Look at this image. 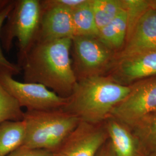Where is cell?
<instances>
[{"mask_svg": "<svg viewBox=\"0 0 156 156\" xmlns=\"http://www.w3.org/2000/svg\"><path fill=\"white\" fill-rule=\"evenodd\" d=\"M72 39L36 41L18 58L24 82L41 84L62 98L73 93L76 79L72 68Z\"/></svg>", "mask_w": 156, "mask_h": 156, "instance_id": "cell-1", "label": "cell"}, {"mask_svg": "<svg viewBox=\"0 0 156 156\" xmlns=\"http://www.w3.org/2000/svg\"><path fill=\"white\" fill-rule=\"evenodd\" d=\"M130 91V85L119 83L109 76L84 79L77 82L62 109L80 122L104 123Z\"/></svg>", "mask_w": 156, "mask_h": 156, "instance_id": "cell-2", "label": "cell"}, {"mask_svg": "<svg viewBox=\"0 0 156 156\" xmlns=\"http://www.w3.org/2000/svg\"><path fill=\"white\" fill-rule=\"evenodd\" d=\"M23 120L26 127L23 146L53 153L80 122L62 109L26 111Z\"/></svg>", "mask_w": 156, "mask_h": 156, "instance_id": "cell-3", "label": "cell"}, {"mask_svg": "<svg viewBox=\"0 0 156 156\" xmlns=\"http://www.w3.org/2000/svg\"><path fill=\"white\" fill-rule=\"evenodd\" d=\"M42 16L41 0L15 1L13 9L3 25L0 40L9 51L15 38L18 41V58L24 56L36 41Z\"/></svg>", "mask_w": 156, "mask_h": 156, "instance_id": "cell-4", "label": "cell"}, {"mask_svg": "<svg viewBox=\"0 0 156 156\" xmlns=\"http://www.w3.org/2000/svg\"><path fill=\"white\" fill-rule=\"evenodd\" d=\"M116 53L98 37H74L71 41V58L76 81L108 76L115 62Z\"/></svg>", "mask_w": 156, "mask_h": 156, "instance_id": "cell-5", "label": "cell"}, {"mask_svg": "<svg viewBox=\"0 0 156 156\" xmlns=\"http://www.w3.org/2000/svg\"><path fill=\"white\" fill-rule=\"evenodd\" d=\"M13 74L0 67V83L26 111H46L62 109L67 98H62L44 86L38 83L21 82Z\"/></svg>", "mask_w": 156, "mask_h": 156, "instance_id": "cell-6", "label": "cell"}, {"mask_svg": "<svg viewBox=\"0 0 156 156\" xmlns=\"http://www.w3.org/2000/svg\"><path fill=\"white\" fill-rule=\"evenodd\" d=\"M130 86L129 94L113 109L109 116L128 127L156 109V76L141 80Z\"/></svg>", "mask_w": 156, "mask_h": 156, "instance_id": "cell-7", "label": "cell"}, {"mask_svg": "<svg viewBox=\"0 0 156 156\" xmlns=\"http://www.w3.org/2000/svg\"><path fill=\"white\" fill-rule=\"evenodd\" d=\"M108 138L105 122L99 124L80 122L54 155L96 156Z\"/></svg>", "mask_w": 156, "mask_h": 156, "instance_id": "cell-8", "label": "cell"}, {"mask_svg": "<svg viewBox=\"0 0 156 156\" xmlns=\"http://www.w3.org/2000/svg\"><path fill=\"white\" fill-rule=\"evenodd\" d=\"M108 76L119 83L127 86L156 76V51L115 60Z\"/></svg>", "mask_w": 156, "mask_h": 156, "instance_id": "cell-9", "label": "cell"}, {"mask_svg": "<svg viewBox=\"0 0 156 156\" xmlns=\"http://www.w3.org/2000/svg\"><path fill=\"white\" fill-rule=\"evenodd\" d=\"M156 51V11L149 9L140 19L115 60L147 51Z\"/></svg>", "mask_w": 156, "mask_h": 156, "instance_id": "cell-10", "label": "cell"}, {"mask_svg": "<svg viewBox=\"0 0 156 156\" xmlns=\"http://www.w3.org/2000/svg\"><path fill=\"white\" fill-rule=\"evenodd\" d=\"M74 36L72 12L60 8L42 10L36 41L73 39Z\"/></svg>", "mask_w": 156, "mask_h": 156, "instance_id": "cell-11", "label": "cell"}, {"mask_svg": "<svg viewBox=\"0 0 156 156\" xmlns=\"http://www.w3.org/2000/svg\"><path fill=\"white\" fill-rule=\"evenodd\" d=\"M108 140L115 156H147L131 129L115 119L105 121Z\"/></svg>", "mask_w": 156, "mask_h": 156, "instance_id": "cell-12", "label": "cell"}, {"mask_svg": "<svg viewBox=\"0 0 156 156\" xmlns=\"http://www.w3.org/2000/svg\"><path fill=\"white\" fill-rule=\"evenodd\" d=\"M128 127L146 155L156 156V109L140 117Z\"/></svg>", "mask_w": 156, "mask_h": 156, "instance_id": "cell-13", "label": "cell"}, {"mask_svg": "<svg viewBox=\"0 0 156 156\" xmlns=\"http://www.w3.org/2000/svg\"><path fill=\"white\" fill-rule=\"evenodd\" d=\"M98 38L117 53L123 49L127 37V12H121L111 22L98 31Z\"/></svg>", "mask_w": 156, "mask_h": 156, "instance_id": "cell-14", "label": "cell"}, {"mask_svg": "<svg viewBox=\"0 0 156 156\" xmlns=\"http://www.w3.org/2000/svg\"><path fill=\"white\" fill-rule=\"evenodd\" d=\"M26 136L23 120L0 123V156H7L22 146Z\"/></svg>", "mask_w": 156, "mask_h": 156, "instance_id": "cell-15", "label": "cell"}, {"mask_svg": "<svg viewBox=\"0 0 156 156\" xmlns=\"http://www.w3.org/2000/svg\"><path fill=\"white\" fill-rule=\"evenodd\" d=\"M75 36L98 37V29L95 21L92 0H86L72 12Z\"/></svg>", "mask_w": 156, "mask_h": 156, "instance_id": "cell-16", "label": "cell"}, {"mask_svg": "<svg viewBox=\"0 0 156 156\" xmlns=\"http://www.w3.org/2000/svg\"><path fill=\"white\" fill-rule=\"evenodd\" d=\"M92 8L95 23L99 31L125 9V1L92 0Z\"/></svg>", "mask_w": 156, "mask_h": 156, "instance_id": "cell-17", "label": "cell"}, {"mask_svg": "<svg viewBox=\"0 0 156 156\" xmlns=\"http://www.w3.org/2000/svg\"><path fill=\"white\" fill-rule=\"evenodd\" d=\"M24 112L19 103L0 83V123L22 121Z\"/></svg>", "mask_w": 156, "mask_h": 156, "instance_id": "cell-18", "label": "cell"}, {"mask_svg": "<svg viewBox=\"0 0 156 156\" xmlns=\"http://www.w3.org/2000/svg\"><path fill=\"white\" fill-rule=\"evenodd\" d=\"M124 1L125 9L127 12V41L134 32L140 19L150 9L147 0Z\"/></svg>", "mask_w": 156, "mask_h": 156, "instance_id": "cell-19", "label": "cell"}, {"mask_svg": "<svg viewBox=\"0 0 156 156\" xmlns=\"http://www.w3.org/2000/svg\"><path fill=\"white\" fill-rule=\"evenodd\" d=\"M14 4H15V1L12 0L11 2L0 13V33L4 22H5L9 13L13 9ZM0 67H2L6 69H7L10 73H12L13 75L19 74L22 71L21 68L17 64L12 63L6 58L5 56H4L2 52L1 44H0Z\"/></svg>", "mask_w": 156, "mask_h": 156, "instance_id": "cell-20", "label": "cell"}, {"mask_svg": "<svg viewBox=\"0 0 156 156\" xmlns=\"http://www.w3.org/2000/svg\"><path fill=\"white\" fill-rule=\"evenodd\" d=\"M86 0H41L42 10L52 8H60L69 10L73 12Z\"/></svg>", "mask_w": 156, "mask_h": 156, "instance_id": "cell-21", "label": "cell"}, {"mask_svg": "<svg viewBox=\"0 0 156 156\" xmlns=\"http://www.w3.org/2000/svg\"><path fill=\"white\" fill-rule=\"evenodd\" d=\"M7 156H55V155L50 151L30 149L22 146Z\"/></svg>", "mask_w": 156, "mask_h": 156, "instance_id": "cell-22", "label": "cell"}, {"mask_svg": "<svg viewBox=\"0 0 156 156\" xmlns=\"http://www.w3.org/2000/svg\"><path fill=\"white\" fill-rule=\"evenodd\" d=\"M96 156H115L109 140L101 147Z\"/></svg>", "mask_w": 156, "mask_h": 156, "instance_id": "cell-23", "label": "cell"}, {"mask_svg": "<svg viewBox=\"0 0 156 156\" xmlns=\"http://www.w3.org/2000/svg\"><path fill=\"white\" fill-rule=\"evenodd\" d=\"M11 1L12 0H0V13L11 2Z\"/></svg>", "mask_w": 156, "mask_h": 156, "instance_id": "cell-24", "label": "cell"}, {"mask_svg": "<svg viewBox=\"0 0 156 156\" xmlns=\"http://www.w3.org/2000/svg\"><path fill=\"white\" fill-rule=\"evenodd\" d=\"M149 9L156 11V0H147Z\"/></svg>", "mask_w": 156, "mask_h": 156, "instance_id": "cell-25", "label": "cell"}, {"mask_svg": "<svg viewBox=\"0 0 156 156\" xmlns=\"http://www.w3.org/2000/svg\"><path fill=\"white\" fill-rule=\"evenodd\" d=\"M151 156H155V155H151Z\"/></svg>", "mask_w": 156, "mask_h": 156, "instance_id": "cell-26", "label": "cell"}]
</instances>
